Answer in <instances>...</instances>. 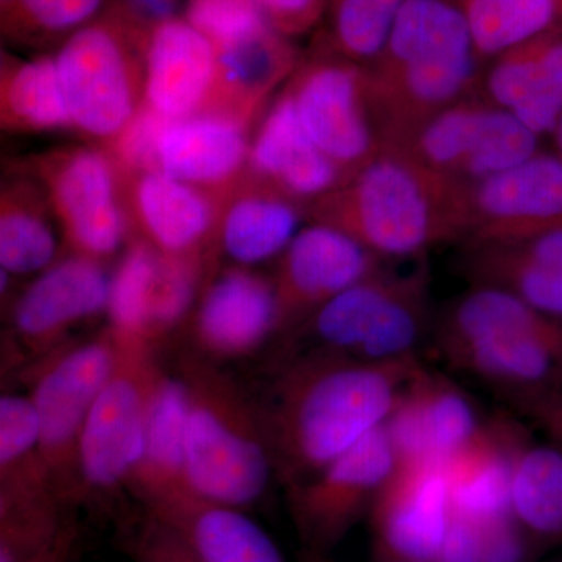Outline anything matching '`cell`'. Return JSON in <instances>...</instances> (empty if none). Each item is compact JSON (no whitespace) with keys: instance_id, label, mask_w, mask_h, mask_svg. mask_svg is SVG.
Returning <instances> with one entry per match:
<instances>
[{"instance_id":"cell-1","label":"cell","mask_w":562,"mask_h":562,"mask_svg":"<svg viewBox=\"0 0 562 562\" xmlns=\"http://www.w3.org/2000/svg\"><path fill=\"white\" fill-rule=\"evenodd\" d=\"M422 366L419 355L369 362L324 350L291 362L262 412L288 490L384 427Z\"/></svg>"},{"instance_id":"cell-2","label":"cell","mask_w":562,"mask_h":562,"mask_svg":"<svg viewBox=\"0 0 562 562\" xmlns=\"http://www.w3.org/2000/svg\"><path fill=\"white\" fill-rule=\"evenodd\" d=\"M468 194V184L384 147L346 184L314 202L308 221L347 233L384 261L416 258L464 241Z\"/></svg>"},{"instance_id":"cell-3","label":"cell","mask_w":562,"mask_h":562,"mask_svg":"<svg viewBox=\"0 0 562 562\" xmlns=\"http://www.w3.org/2000/svg\"><path fill=\"white\" fill-rule=\"evenodd\" d=\"M384 147L475 94L483 61L452 0H406L379 57L366 66Z\"/></svg>"},{"instance_id":"cell-4","label":"cell","mask_w":562,"mask_h":562,"mask_svg":"<svg viewBox=\"0 0 562 562\" xmlns=\"http://www.w3.org/2000/svg\"><path fill=\"white\" fill-rule=\"evenodd\" d=\"M439 349L458 371L506 398L562 392V319L516 292L475 283L443 314Z\"/></svg>"},{"instance_id":"cell-5","label":"cell","mask_w":562,"mask_h":562,"mask_svg":"<svg viewBox=\"0 0 562 562\" xmlns=\"http://www.w3.org/2000/svg\"><path fill=\"white\" fill-rule=\"evenodd\" d=\"M179 376L188 398V486L222 505H254L276 471L265 413L206 358H183Z\"/></svg>"},{"instance_id":"cell-6","label":"cell","mask_w":562,"mask_h":562,"mask_svg":"<svg viewBox=\"0 0 562 562\" xmlns=\"http://www.w3.org/2000/svg\"><path fill=\"white\" fill-rule=\"evenodd\" d=\"M144 47L110 9L54 54L74 133L95 146L120 138L144 105Z\"/></svg>"},{"instance_id":"cell-7","label":"cell","mask_w":562,"mask_h":562,"mask_svg":"<svg viewBox=\"0 0 562 562\" xmlns=\"http://www.w3.org/2000/svg\"><path fill=\"white\" fill-rule=\"evenodd\" d=\"M430 321V271L387 268L358 281L325 303L297 330L313 350L384 362L413 357Z\"/></svg>"},{"instance_id":"cell-8","label":"cell","mask_w":562,"mask_h":562,"mask_svg":"<svg viewBox=\"0 0 562 562\" xmlns=\"http://www.w3.org/2000/svg\"><path fill=\"white\" fill-rule=\"evenodd\" d=\"M46 191L66 254L109 262L124 254L133 233L120 168L95 144H69L14 162Z\"/></svg>"},{"instance_id":"cell-9","label":"cell","mask_w":562,"mask_h":562,"mask_svg":"<svg viewBox=\"0 0 562 562\" xmlns=\"http://www.w3.org/2000/svg\"><path fill=\"white\" fill-rule=\"evenodd\" d=\"M283 87L310 138L344 172L353 177L382 154L366 66L317 41Z\"/></svg>"},{"instance_id":"cell-10","label":"cell","mask_w":562,"mask_h":562,"mask_svg":"<svg viewBox=\"0 0 562 562\" xmlns=\"http://www.w3.org/2000/svg\"><path fill=\"white\" fill-rule=\"evenodd\" d=\"M110 325L81 342L50 351L33 376L31 397L40 416V461L63 498L77 487L81 432L116 361Z\"/></svg>"},{"instance_id":"cell-11","label":"cell","mask_w":562,"mask_h":562,"mask_svg":"<svg viewBox=\"0 0 562 562\" xmlns=\"http://www.w3.org/2000/svg\"><path fill=\"white\" fill-rule=\"evenodd\" d=\"M114 333V331H113ZM116 361L92 406L79 449V484L95 492L127 484L162 371L157 347L114 333Z\"/></svg>"},{"instance_id":"cell-12","label":"cell","mask_w":562,"mask_h":562,"mask_svg":"<svg viewBox=\"0 0 562 562\" xmlns=\"http://www.w3.org/2000/svg\"><path fill=\"white\" fill-rule=\"evenodd\" d=\"M430 171L472 184L514 168L541 150V138L480 95L454 102L397 144Z\"/></svg>"},{"instance_id":"cell-13","label":"cell","mask_w":562,"mask_h":562,"mask_svg":"<svg viewBox=\"0 0 562 562\" xmlns=\"http://www.w3.org/2000/svg\"><path fill=\"white\" fill-rule=\"evenodd\" d=\"M397 462L386 427L339 454L330 464L290 487L291 512L308 558H324L346 538Z\"/></svg>"},{"instance_id":"cell-14","label":"cell","mask_w":562,"mask_h":562,"mask_svg":"<svg viewBox=\"0 0 562 562\" xmlns=\"http://www.w3.org/2000/svg\"><path fill=\"white\" fill-rule=\"evenodd\" d=\"M562 231V158L539 150L508 171L469 187L468 249L509 246Z\"/></svg>"},{"instance_id":"cell-15","label":"cell","mask_w":562,"mask_h":562,"mask_svg":"<svg viewBox=\"0 0 562 562\" xmlns=\"http://www.w3.org/2000/svg\"><path fill=\"white\" fill-rule=\"evenodd\" d=\"M386 268V261L338 228L308 221L280 255L272 276L279 333L295 331L325 303Z\"/></svg>"},{"instance_id":"cell-16","label":"cell","mask_w":562,"mask_h":562,"mask_svg":"<svg viewBox=\"0 0 562 562\" xmlns=\"http://www.w3.org/2000/svg\"><path fill=\"white\" fill-rule=\"evenodd\" d=\"M120 172L133 238L165 257L209 261L220 269L214 239L227 192L202 190L157 171Z\"/></svg>"},{"instance_id":"cell-17","label":"cell","mask_w":562,"mask_h":562,"mask_svg":"<svg viewBox=\"0 0 562 562\" xmlns=\"http://www.w3.org/2000/svg\"><path fill=\"white\" fill-rule=\"evenodd\" d=\"M371 520L375 546L406 561H435L452 522L446 462L397 458Z\"/></svg>"},{"instance_id":"cell-18","label":"cell","mask_w":562,"mask_h":562,"mask_svg":"<svg viewBox=\"0 0 562 562\" xmlns=\"http://www.w3.org/2000/svg\"><path fill=\"white\" fill-rule=\"evenodd\" d=\"M111 280L105 262L63 255L14 299L11 325L22 346L40 357L57 350L77 325L109 312Z\"/></svg>"},{"instance_id":"cell-19","label":"cell","mask_w":562,"mask_h":562,"mask_svg":"<svg viewBox=\"0 0 562 562\" xmlns=\"http://www.w3.org/2000/svg\"><path fill=\"white\" fill-rule=\"evenodd\" d=\"M276 333L279 313L272 277L244 266L217 269L192 312L198 349L211 360L243 358Z\"/></svg>"},{"instance_id":"cell-20","label":"cell","mask_w":562,"mask_h":562,"mask_svg":"<svg viewBox=\"0 0 562 562\" xmlns=\"http://www.w3.org/2000/svg\"><path fill=\"white\" fill-rule=\"evenodd\" d=\"M213 46L216 72L202 113L255 127L273 92L290 80L303 55L266 18Z\"/></svg>"},{"instance_id":"cell-21","label":"cell","mask_w":562,"mask_h":562,"mask_svg":"<svg viewBox=\"0 0 562 562\" xmlns=\"http://www.w3.org/2000/svg\"><path fill=\"white\" fill-rule=\"evenodd\" d=\"M475 94L538 138L552 136L562 114V24L484 63Z\"/></svg>"},{"instance_id":"cell-22","label":"cell","mask_w":562,"mask_h":562,"mask_svg":"<svg viewBox=\"0 0 562 562\" xmlns=\"http://www.w3.org/2000/svg\"><path fill=\"white\" fill-rule=\"evenodd\" d=\"M251 132V125L217 114L162 117L149 171L225 194L247 172Z\"/></svg>"},{"instance_id":"cell-23","label":"cell","mask_w":562,"mask_h":562,"mask_svg":"<svg viewBox=\"0 0 562 562\" xmlns=\"http://www.w3.org/2000/svg\"><path fill=\"white\" fill-rule=\"evenodd\" d=\"M247 171L306 210L351 179L313 143L284 90L255 124Z\"/></svg>"},{"instance_id":"cell-24","label":"cell","mask_w":562,"mask_h":562,"mask_svg":"<svg viewBox=\"0 0 562 562\" xmlns=\"http://www.w3.org/2000/svg\"><path fill=\"white\" fill-rule=\"evenodd\" d=\"M483 424L465 392L424 364L384 427L397 458L447 462Z\"/></svg>"},{"instance_id":"cell-25","label":"cell","mask_w":562,"mask_h":562,"mask_svg":"<svg viewBox=\"0 0 562 562\" xmlns=\"http://www.w3.org/2000/svg\"><path fill=\"white\" fill-rule=\"evenodd\" d=\"M308 221V210L247 171L222 201L214 255L254 268L279 260Z\"/></svg>"},{"instance_id":"cell-26","label":"cell","mask_w":562,"mask_h":562,"mask_svg":"<svg viewBox=\"0 0 562 562\" xmlns=\"http://www.w3.org/2000/svg\"><path fill=\"white\" fill-rule=\"evenodd\" d=\"M216 72L213 43L181 16L155 29L144 47V106L166 120L202 113Z\"/></svg>"},{"instance_id":"cell-27","label":"cell","mask_w":562,"mask_h":562,"mask_svg":"<svg viewBox=\"0 0 562 562\" xmlns=\"http://www.w3.org/2000/svg\"><path fill=\"white\" fill-rule=\"evenodd\" d=\"M146 508L203 562H286L271 536L241 508L211 502L190 490Z\"/></svg>"},{"instance_id":"cell-28","label":"cell","mask_w":562,"mask_h":562,"mask_svg":"<svg viewBox=\"0 0 562 562\" xmlns=\"http://www.w3.org/2000/svg\"><path fill=\"white\" fill-rule=\"evenodd\" d=\"M522 428L509 420L483 424L446 462L453 516L486 524L512 512V473Z\"/></svg>"},{"instance_id":"cell-29","label":"cell","mask_w":562,"mask_h":562,"mask_svg":"<svg viewBox=\"0 0 562 562\" xmlns=\"http://www.w3.org/2000/svg\"><path fill=\"white\" fill-rule=\"evenodd\" d=\"M60 225L46 191L11 165L0 188V266L11 277L38 276L63 257Z\"/></svg>"},{"instance_id":"cell-30","label":"cell","mask_w":562,"mask_h":562,"mask_svg":"<svg viewBox=\"0 0 562 562\" xmlns=\"http://www.w3.org/2000/svg\"><path fill=\"white\" fill-rule=\"evenodd\" d=\"M187 417L188 398L183 382L179 375L162 372L127 483L144 505L190 490L187 475Z\"/></svg>"},{"instance_id":"cell-31","label":"cell","mask_w":562,"mask_h":562,"mask_svg":"<svg viewBox=\"0 0 562 562\" xmlns=\"http://www.w3.org/2000/svg\"><path fill=\"white\" fill-rule=\"evenodd\" d=\"M169 302L168 257L132 238L111 280L109 325L117 336L157 347L162 339Z\"/></svg>"},{"instance_id":"cell-32","label":"cell","mask_w":562,"mask_h":562,"mask_svg":"<svg viewBox=\"0 0 562 562\" xmlns=\"http://www.w3.org/2000/svg\"><path fill=\"white\" fill-rule=\"evenodd\" d=\"M0 127L25 135L74 132L54 55L21 58L2 50Z\"/></svg>"},{"instance_id":"cell-33","label":"cell","mask_w":562,"mask_h":562,"mask_svg":"<svg viewBox=\"0 0 562 562\" xmlns=\"http://www.w3.org/2000/svg\"><path fill=\"white\" fill-rule=\"evenodd\" d=\"M512 512L524 530L562 543V452L524 432L514 449Z\"/></svg>"},{"instance_id":"cell-34","label":"cell","mask_w":562,"mask_h":562,"mask_svg":"<svg viewBox=\"0 0 562 562\" xmlns=\"http://www.w3.org/2000/svg\"><path fill=\"white\" fill-rule=\"evenodd\" d=\"M471 32L480 60L562 24L560 0H452Z\"/></svg>"},{"instance_id":"cell-35","label":"cell","mask_w":562,"mask_h":562,"mask_svg":"<svg viewBox=\"0 0 562 562\" xmlns=\"http://www.w3.org/2000/svg\"><path fill=\"white\" fill-rule=\"evenodd\" d=\"M113 0H0L3 40L22 47L60 46L98 20Z\"/></svg>"},{"instance_id":"cell-36","label":"cell","mask_w":562,"mask_h":562,"mask_svg":"<svg viewBox=\"0 0 562 562\" xmlns=\"http://www.w3.org/2000/svg\"><path fill=\"white\" fill-rule=\"evenodd\" d=\"M406 0H325L321 43L369 66L383 49Z\"/></svg>"},{"instance_id":"cell-37","label":"cell","mask_w":562,"mask_h":562,"mask_svg":"<svg viewBox=\"0 0 562 562\" xmlns=\"http://www.w3.org/2000/svg\"><path fill=\"white\" fill-rule=\"evenodd\" d=\"M40 438V416L31 394L2 395L0 398V492L40 490V487L55 490L54 484L41 468Z\"/></svg>"},{"instance_id":"cell-38","label":"cell","mask_w":562,"mask_h":562,"mask_svg":"<svg viewBox=\"0 0 562 562\" xmlns=\"http://www.w3.org/2000/svg\"><path fill=\"white\" fill-rule=\"evenodd\" d=\"M468 250L465 266L475 283L506 288L562 319V273L532 268L494 249Z\"/></svg>"},{"instance_id":"cell-39","label":"cell","mask_w":562,"mask_h":562,"mask_svg":"<svg viewBox=\"0 0 562 562\" xmlns=\"http://www.w3.org/2000/svg\"><path fill=\"white\" fill-rule=\"evenodd\" d=\"M183 18L216 44L238 35L266 16L257 0H187Z\"/></svg>"},{"instance_id":"cell-40","label":"cell","mask_w":562,"mask_h":562,"mask_svg":"<svg viewBox=\"0 0 562 562\" xmlns=\"http://www.w3.org/2000/svg\"><path fill=\"white\" fill-rule=\"evenodd\" d=\"M133 562H203L179 536L146 514L127 539Z\"/></svg>"},{"instance_id":"cell-41","label":"cell","mask_w":562,"mask_h":562,"mask_svg":"<svg viewBox=\"0 0 562 562\" xmlns=\"http://www.w3.org/2000/svg\"><path fill=\"white\" fill-rule=\"evenodd\" d=\"M268 21L288 38L313 31L324 18L325 0H257Z\"/></svg>"},{"instance_id":"cell-42","label":"cell","mask_w":562,"mask_h":562,"mask_svg":"<svg viewBox=\"0 0 562 562\" xmlns=\"http://www.w3.org/2000/svg\"><path fill=\"white\" fill-rule=\"evenodd\" d=\"M181 2L183 0H113L110 10L147 43L155 29L181 16Z\"/></svg>"},{"instance_id":"cell-43","label":"cell","mask_w":562,"mask_h":562,"mask_svg":"<svg viewBox=\"0 0 562 562\" xmlns=\"http://www.w3.org/2000/svg\"><path fill=\"white\" fill-rule=\"evenodd\" d=\"M482 531L483 562H524V528L516 517L506 516L491 522L479 524Z\"/></svg>"},{"instance_id":"cell-44","label":"cell","mask_w":562,"mask_h":562,"mask_svg":"<svg viewBox=\"0 0 562 562\" xmlns=\"http://www.w3.org/2000/svg\"><path fill=\"white\" fill-rule=\"evenodd\" d=\"M509 402L528 417L562 452V392L539 391L517 395Z\"/></svg>"},{"instance_id":"cell-45","label":"cell","mask_w":562,"mask_h":562,"mask_svg":"<svg viewBox=\"0 0 562 562\" xmlns=\"http://www.w3.org/2000/svg\"><path fill=\"white\" fill-rule=\"evenodd\" d=\"M479 249H494L502 251L506 257L542 269V271L562 273V231L546 233L509 246L479 247Z\"/></svg>"},{"instance_id":"cell-46","label":"cell","mask_w":562,"mask_h":562,"mask_svg":"<svg viewBox=\"0 0 562 562\" xmlns=\"http://www.w3.org/2000/svg\"><path fill=\"white\" fill-rule=\"evenodd\" d=\"M432 562H483L479 524L453 516L449 531Z\"/></svg>"},{"instance_id":"cell-47","label":"cell","mask_w":562,"mask_h":562,"mask_svg":"<svg viewBox=\"0 0 562 562\" xmlns=\"http://www.w3.org/2000/svg\"><path fill=\"white\" fill-rule=\"evenodd\" d=\"M373 562H412L403 560V558L395 557L383 547L373 546Z\"/></svg>"},{"instance_id":"cell-48","label":"cell","mask_w":562,"mask_h":562,"mask_svg":"<svg viewBox=\"0 0 562 562\" xmlns=\"http://www.w3.org/2000/svg\"><path fill=\"white\" fill-rule=\"evenodd\" d=\"M552 138L554 140V147H557V155L562 158V114L560 121H558L557 128H554Z\"/></svg>"},{"instance_id":"cell-49","label":"cell","mask_w":562,"mask_h":562,"mask_svg":"<svg viewBox=\"0 0 562 562\" xmlns=\"http://www.w3.org/2000/svg\"><path fill=\"white\" fill-rule=\"evenodd\" d=\"M310 562H324V558H310Z\"/></svg>"},{"instance_id":"cell-50","label":"cell","mask_w":562,"mask_h":562,"mask_svg":"<svg viewBox=\"0 0 562 562\" xmlns=\"http://www.w3.org/2000/svg\"><path fill=\"white\" fill-rule=\"evenodd\" d=\"M561 11H562V0H560Z\"/></svg>"}]
</instances>
